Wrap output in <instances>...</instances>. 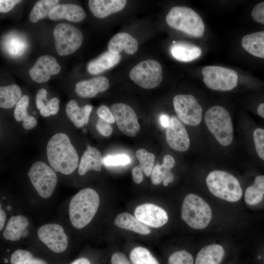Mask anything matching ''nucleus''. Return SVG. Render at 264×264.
<instances>
[{
  "mask_svg": "<svg viewBox=\"0 0 264 264\" xmlns=\"http://www.w3.org/2000/svg\"><path fill=\"white\" fill-rule=\"evenodd\" d=\"M48 161L55 172L72 173L78 166L79 157L68 136L57 133L49 140L46 147Z\"/></svg>",
  "mask_w": 264,
  "mask_h": 264,
  "instance_id": "f257e3e1",
  "label": "nucleus"
},
{
  "mask_svg": "<svg viewBox=\"0 0 264 264\" xmlns=\"http://www.w3.org/2000/svg\"><path fill=\"white\" fill-rule=\"evenodd\" d=\"M99 203V195L93 189L84 188L76 194L68 206L69 219L73 226L81 229L87 225L96 213Z\"/></svg>",
  "mask_w": 264,
  "mask_h": 264,
  "instance_id": "f03ea898",
  "label": "nucleus"
},
{
  "mask_svg": "<svg viewBox=\"0 0 264 264\" xmlns=\"http://www.w3.org/2000/svg\"><path fill=\"white\" fill-rule=\"evenodd\" d=\"M206 182L210 192L215 197L229 202H236L242 196L238 179L232 174L221 170L211 172Z\"/></svg>",
  "mask_w": 264,
  "mask_h": 264,
  "instance_id": "7ed1b4c3",
  "label": "nucleus"
},
{
  "mask_svg": "<svg viewBox=\"0 0 264 264\" xmlns=\"http://www.w3.org/2000/svg\"><path fill=\"white\" fill-rule=\"evenodd\" d=\"M166 21L172 28L190 36L200 37L203 35L205 26L201 18L189 7H172L166 16Z\"/></svg>",
  "mask_w": 264,
  "mask_h": 264,
  "instance_id": "20e7f679",
  "label": "nucleus"
},
{
  "mask_svg": "<svg viewBox=\"0 0 264 264\" xmlns=\"http://www.w3.org/2000/svg\"><path fill=\"white\" fill-rule=\"evenodd\" d=\"M205 124L217 141L223 146L231 144L233 139V127L230 114L223 107L214 106L204 115Z\"/></svg>",
  "mask_w": 264,
  "mask_h": 264,
  "instance_id": "39448f33",
  "label": "nucleus"
},
{
  "mask_svg": "<svg viewBox=\"0 0 264 264\" xmlns=\"http://www.w3.org/2000/svg\"><path fill=\"white\" fill-rule=\"evenodd\" d=\"M181 218L191 227L203 229L208 226L211 220V209L201 197L189 194L186 196L183 201Z\"/></svg>",
  "mask_w": 264,
  "mask_h": 264,
  "instance_id": "423d86ee",
  "label": "nucleus"
},
{
  "mask_svg": "<svg viewBox=\"0 0 264 264\" xmlns=\"http://www.w3.org/2000/svg\"><path fill=\"white\" fill-rule=\"evenodd\" d=\"M55 45L60 56L72 54L81 46L83 36L79 29L72 24L62 22L53 30Z\"/></svg>",
  "mask_w": 264,
  "mask_h": 264,
  "instance_id": "0eeeda50",
  "label": "nucleus"
},
{
  "mask_svg": "<svg viewBox=\"0 0 264 264\" xmlns=\"http://www.w3.org/2000/svg\"><path fill=\"white\" fill-rule=\"evenodd\" d=\"M28 176L38 194L44 198H49L54 190L57 177L54 170L43 161L32 164Z\"/></svg>",
  "mask_w": 264,
  "mask_h": 264,
  "instance_id": "6e6552de",
  "label": "nucleus"
},
{
  "mask_svg": "<svg viewBox=\"0 0 264 264\" xmlns=\"http://www.w3.org/2000/svg\"><path fill=\"white\" fill-rule=\"evenodd\" d=\"M130 79L141 88L146 89L154 88L161 83L163 79L160 64L154 60L141 62L132 68Z\"/></svg>",
  "mask_w": 264,
  "mask_h": 264,
  "instance_id": "1a4fd4ad",
  "label": "nucleus"
},
{
  "mask_svg": "<svg viewBox=\"0 0 264 264\" xmlns=\"http://www.w3.org/2000/svg\"><path fill=\"white\" fill-rule=\"evenodd\" d=\"M202 74L205 85L213 90H230L238 84L237 72L229 68L215 66H206L202 68Z\"/></svg>",
  "mask_w": 264,
  "mask_h": 264,
  "instance_id": "9d476101",
  "label": "nucleus"
},
{
  "mask_svg": "<svg viewBox=\"0 0 264 264\" xmlns=\"http://www.w3.org/2000/svg\"><path fill=\"white\" fill-rule=\"evenodd\" d=\"M174 110L184 124L196 126L202 120V108L195 97L190 94H178L173 101Z\"/></svg>",
  "mask_w": 264,
  "mask_h": 264,
  "instance_id": "9b49d317",
  "label": "nucleus"
},
{
  "mask_svg": "<svg viewBox=\"0 0 264 264\" xmlns=\"http://www.w3.org/2000/svg\"><path fill=\"white\" fill-rule=\"evenodd\" d=\"M111 110L119 130L128 136H135L140 130V125L132 108L120 103L112 105Z\"/></svg>",
  "mask_w": 264,
  "mask_h": 264,
  "instance_id": "f8f14e48",
  "label": "nucleus"
},
{
  "mask_svg": "<svg viewBox=\"0 0 264 264\" xmlns=\"http://www.w3.org/2000/svg\"><path fill=\"white\" fill-rule=\"evenodd\" d=\"M39 239L55 253L64 252L68 246V238L63 228L55 223L41 226L37 232Z\"/></svg>",
  "mask_w": 264,
  "mask_h": 264,
  "instance_id": "ddd939ff",
  "label": "nucleus"
},
{
  "mask_svg": "<svg viewBox=\"0 0 264 264\" xmlns=\"http://www.w3.org/2000/svg\"><path fill=\"white\" fill-rule=\"evenodd\" d=\"M166 141L173 150L184 152L190 147V138L184 125L175 116L170 119L165 133Z\"/></svg>",
  "mask_w": 264,
  "mask_h": 264,
  "instance_id": "4468645a",
  "label": "nucleus"
},
{
  "mask_svg": "<svg viewBox=\"0 0 264 264\" xmlns=\"http://www.w3.org/2000/svg\"><path fill=\"white\" fill-rule=\"evenodd\" d=\"M134 216L147 226L158 228L168 220L167 212L161 207L152 203H144L135 209Z\"/></svg>",
  "mask_w": 264,
  "mask_h": 264,
  "instance_id": "2eb2a0df",
  "label": "nucleus"
},
{
  "mask_svg": "<svg viewBox=\"0 0 264 264\" xmlns=\"http://www.w3.org/2000/svg\"><path fill=\"white\" fill-rule=\"evenodd\" d=\"M61 71V66L56 59L50 55L40 57L34 65L29 69V74L34 82L43 83L48 81L51 75Z\"/></svg>",
  "mask_w": 264,
  "mask_h": 264,
  "instance_id": "dca6fc26",
  "label": "nucleus"
},
{
  "mask_svg": "<svg viewBox=\"0 0 264 264\" xmlns=\"http://www.w3.org/2000/svg\"><path fill=\"white\" fill-rule=\"evenodd\" d=\"M109 87V80L105 77L99 76L77 83L75 91L81 98H92L98 93L106 90Z\"/></svg>",
  "mask_w": 264,
  "mask_h": 264,
  "instance_id": "f3484780",
  "label": "nucleus"
},
{
  "mask_svg": "<svg viewBox=\"0 0 264 264\" xmlns=\"http://www.w3.org/2000/svg\"><path fill=\"white\" fill-rule=\"evenodd\" d=\"M48 17L52 20L66 19L73 22H79L86 17L84 10L79 5L62 4L56 5L49 12Z\"/></svg>",
  "mask_w": 264,
  "mask_h": 264,
  "instance_id": "a211bd4d",
  "label": "nucleus"
},
{
  "mask_svg": "<svg viewBox=\"0 0 264 264\" xmlns=\"http://www.w3.org/2000/svg\"><path fill=\"white\" fill-rule=\"evenodd\" d=\"M125 0H89L88 7L91 13L98 18H104L123 9Z\"/></svg>",
  "mask_w": 264,
  "mask_h": 264,
  "instance_id": "6ab92c4d",
  "label": "nucleus"
},
{
  "mask_svg": "<svg viewBox=\"0 0 264 264\" xmlns=\"http://www.w3.org/2000/svg\"><path fill=\"white\" fill-rule=\"evenodd\" d=\"M176 164L174 158L169 154L164 156L163 163L157 164L153 168L151 173V181L154 185H157L162 181L164 186H167L169 183L173 181L174 176L171 169Z\"/></svg>",
  "mask_w": 264,
  "mask_h": 264,
  "instance_id": "aec40b11",
  "label": "nucleus"
},
{
  "mask_svg": "<svg viewBox=\"0 0 264 264\" xmlns=\"http://www.w3.org/2000/svg\"><path fill=\"white\" fill-rule=\"evenodd\" d=\"M138 47L137 40L131 35L120 32L113 36L109 42L108 51L114 54H119L123 50L129 54L135 53Z\"/></svg>",
  "mask_w": 264,
  "mask_h": 264,
  "instance_id": "412c9836",
  "label": "nucleus"
},
{
  "mask_svg": "<svg viewBox=\"0 0 264 264\" xmlns=\"http://www.w3.org/2000/svg\"><path fill=\"white\" fill-rule=\"evenodd\" d=\"M28 225V220L25 216H12L9 220L3 232V237L7 240L17 241L27 234Z\"/></svg>",
  "mask_w": 264,
  "mask_h": 264,
  "instance_id": "4be33fe9",
  "label": "nucleus"
},
{
  "mask_svg": "<svg viewBox=\"0 0 264 264\" xmlns=\"http://www.w3.org/2000/svg\"><path fill=\"white\" fill-rule=\"evenodd\" d=\"M103 164V158L100 152L96 148L88 146L81 157L78 173L84 176L90 170L100 172Z\"/></svg>",
  "mask_w": 264,
  "mask_h": 264,
  "instance_id": "5701e85b",
  "label": "nucleus"
},
{
  "mask_svg": "<svg viewBox=\"0 0 264 264\" xmlns=\"http://www.w3.org/2000/svg\"><path fill=\"white\" fill-rule=\"evenodd\" d=\"M92 109V106L90 105H86L80 108L75 100H70L66 104V111L74 125L80 128L88 123Z\"/></svg>",
  "mask_w": 264,
  "mask_h": 264,
  "instance_id": "b1692460",
  "label": "nucleus"
},
{
  "mask_svg": "<svg viewBox=\"0 0 264 264\" xmlns=\"http://www.w3.org/2000/svg\"><path fill=\"white\" fill-rule=\"evenodd\" d=\"M120 58L119 54H114L107 51L88 64V71L91 74H98L115 66Z\"/></svg>",
  "mask_w": 264,
  "mask_h": 264,
  "instance_id": "393cba45",
  "label": "nucleus"
},
{
  "mask_svg": "<svg viewBox=\"0 0 264 264\" xmlns=\"http://www.w3.org/2000/svg\"><path fill=\"white\" fill-rule=\"evenodd\" d=\"M170 51L176 59L182 62L193 61L198 58L201 54V50L198 46L181 42L173 44Z\"/></svg>",
  "mask_w": 264,
  "mask_h": 264,
  "instance_id": "a878e982",
  "label": "nucleus"
},
{
  "mask_svg": "<svg viewBox=\"0 0 264 264\" xmlns=\"http://www.w3.org/2000/svg\"><path fill=\"white\" fill-rule=\"evenodd\" d=\"M224 255L223 247L213 244L203 247L198 253L195 264H220Z\"/></svg>",
  "mask_w": 264,
  "mask_h": 264,
  "instance_id": "bb28decb",
  "label": "nucleus"
},
{
  "mask_svg": "<svg viewBox=\"0 0 264 264\" xmlns=\"http://www.w3.org/2000/svg\"><path fill=\"white\" fill-rule=\"evenodd\" d=\"M114 223L118 227L142 234L148 235L151 230L135 217L128 213H122L116 216Z\"/></svg>",
  "mask_w": 264,
  "mask_h": 264,
  "instance_id": "cd10ccee",
  "label": "nucleus"
},
{
  "mask_svg": "<svg viewBox=\"0 0 264 264\" xmlns=\"http://www.w3.org/2000/svg\"><path fill=\"white\" fill-rule=\"evenodd\" d=\"M242 45L252 55L264 58V31L245 35L242 38Z\"/></svg>",
  "mask_w": 264,
  "mask_h": 264,
  "instance_id": "c85d7f7f",
  "label": "nucleus"
},
{
  "mask_svg": "<svg viewBox=\"0 0 264 264\" xmlns=\"http://www.w3.org/2000/svg\"><path fill=\"white\" fill-rule=\"evenodd\" d=\"M29 99L27 95H24L16 105L14 115L18 122L22 121L23 128L27 130L33 129L37 125L36 118L28 114L27 108Z\"/></svg>",
  "mask_w": 264,
  "mask_h": 264,
  "instance_id": "c756f323",
  "label": "nucleus"
},
{
  "mask_svg": "<svg viewBox=\"0 0 264 264\" xmlns=\"http://www.w3.org/2000/svg\"><path fill=\"white\" fill-rule=\"evenodd\" d=\"M22 92L20 87L15 84L0 87V107L10 109L16 106L21 98Z\"/></svg>",
  "mask_w": 264,
  "mask_h": 264,
  "instance_id": "7c9ffc66",
  "label": "nucleus"
},
{
  "mask_svg": "<svg viewBox=\"0 0 264 264\" xmlns=\"http://www.w3.org/2000/svg\"><path fill=\"white\" fill-rule=\"evenodd\" d=\"M3 262L10 264H49L45 260L35 256L31 252L20 249L15 250L9 259L4 258Z\"/></svg>",
  "mask_w": 264,
  "mask_h": 264,
  "instance_id": "2f4dec72",
  "label": "nucleus"
},
{
  "mask_svg": "<svg viewBox=\"0 0 264 264\" xmlns=\"http://www.w3.org/2000/svg\"><path fill=\"white\" fill-rule=\"evenodd\" d=\"M59 2L58 0H41L38 1L31 11L29 18L32 22H36L39 20L48 15L50 11Z\"/></svg>",
  "mask_w": 264,
  "mask_h": 264,
  "instance_id": "473e14b6",
  "label": "nucleus"
},
{
  "mask_svg": "<svg viewBox=\"0 0 264 264\" xmlns=\"http://www.w3.org/2000/svg\"><path fill=\"white\" fill-rule=\"evenodd\" d=\"M130 258L132 264H159L148 249L141 246L132 249Z\"/></svg>",
  "mask_w": 264,
  "mask_h": 264,
  "instance_id": "72a5a7b5",
  "label": "nucleus"
},
{
  "mask_svg": "<svg viewBox=\"0 0 264 264\" xmlns=\"http://www.w3.org/2000/svg\"><path fill=\"white\" fill-rule=\"evenodd\" d=\"M135 155L139 161L138 166L146 176H150L154 167L155 159L154 155L145 149L140 148L137 150Z\"/></svg>",
  "mask_w": 264,
  "mask_h": 264,
  "instance_id": "f704fd0d",
  "label": "nucleus"
},
{
  "mask_svg": "<svg viewBox=\"0 0 264 264\" xmlns=\"http://www.w3.org/2000/svg\"><path fill=\"white\" fill-rule=\"evenodd\" d=\"M264 194L254 184L248 187L244 193L245 202L249 205H255L263 199Z\"/></svg>",
  "mask_w": 264,
  "mask_h": 264,
  "instance_id": "c9c22d12",
  "label": "nucleus"
},
{
  "mask_svg": "<svg viewBox=\"0 0 264 264\" xmlns=\"http://www.w3.org/2000/svg\"><path fill=\"white\" fill-rule=\"evenodd\" d=\"M193 264L194 260L192 255L184 250L174 252L169 256L168 259V264Z\"/></svg>",
  "mask_w": 264,
  "mask_h": 264,
  "instance_id": "e433bc0d",
  "label": "nucleus"
},
{
  "mask_svg": "<svg viewBox=\"0 0 264 264\" xmlns=\"http://www.w3.org/2000/svg\"><path fill=\"white\" fill-rule=\"evenodd\" d=\"M253 138L256 153L264 161V129L257 128L253 132Z\"/></svg>",
  "mask_w": 264,
  "mask_h": 264,
  "instance_id": "4c0bfd02",
  "label": "nucleus"
},
{
  "mask_svg": "<svg viewBox=\"0 0 264 264\" xmlns=\"http://www.w3.org/2000/svg\"><path fill=\"white\" fill-rule=\"evenodd\" d=\"M131 162L130 157L125 154L108 155L103 159V164L107 166L125 165Z\"/></svg>",
  "mask_w": 264,
  "mask_h": 264,
  "instance_id": "58836bf2",
  "label": "nucleus"
},
{
  "mask_svg": "<svg viewBox=\"0 0 264 264\" xmlns=\"http://www.w3.org/2000/svg\"><path fill=\"white\" fill-rule=\"evenodd\" d=\"M59 99L54 97L48 100L47 105L40 110V114L44 117L57 113L59 110Z\"/></svg>",
  "mask_w": 264,
  "mask_h": 264,
  "instance_id": "ea45409f",
  "label": "nucleus"
},
{
  "mask_svg": "<svg viewBox=\"0 0 264 264\" xmlns=\"http://www.w3.org/2000/svg\"><path fill=\"white\" fill-rule=\"evenodd\" d=\"M251 15L255 21L264 24V1L258 3L254 7Z\"/></svg>",
  "mask_w": 264,
  "mask_h": 264,
  "instance_id": "a19ab883",
  "label": "nucleus"
},
{
  "mask_svg": "<svg viewBox=\"0 0 264 264\" xmlns=\"http://www.w3.org/2000/svg\"><path fill=\"white\" fill-rule=\"evenodd\" d=\"M96 129L103 136H109L112 132V128L110 123L100 118L96 124Z\"/></svg>",
  "mask_w": 264,
  "mask_h": 264,
  "instance_id": "79ce46f5",
  "label": "nucleus"
},
{
  "mask_svg": "<svg viewBox=\"0 0 264 264\" xmlns=\"http://www.w3.org/2000/svg\"><path fill=\"white\" fill-rule=\"evenodd\" d=\"M97 113L100 118L110 123H113L115 122L113 114L106 106L102 105L99 107L97 110Z\"/></svg>",
  "mask_w": 264,
  "mask_h": 264,
  "instance_id": "37998d69",
  "label": "nucleus"
},
{
  "mask_svg": "<svg viewBox=\"0 0 264 264\" xmlns=\"http://www.w3.org/2000/svg\"><path fill=\"white\" fill-rule=\"evenodd\" d=\"M47 91L45 88H40L36 94V103L37 108L40 110L45 106L48 100L47 99Z\"/></svg>",
  "mask_w": 264,
  "mask_h": 264,
  "instance_id": "c03bdc74",
  "label": "nucleus"
},
{
  "mask_svg": "<svg viewBox=\"0 0 264 264\" xmlns=\"http://www.w3.org/2000/svg\"><path fill=\"white\" fill-rule=\"evenodd\" d=\"M21 2L19 0H0V12L6 13L10 11L15 5Z\"/></svg>",
  "mask_w": 264,
  "mask_h": 264,
  "instance_id": "a18cd8bd",
  "label": "nucleus"
},
{
  "mask_svg": "<svg viewBox=\"0 0 264 264\" xmlns=\"http://www.w3.org/2000/svg\"><path fill=\"white\" fill-rule=\"evenodd\" d=\"M111 264H131L126 256L123 253L117 252L111 257Z\"/></svg>",
  "mask_w": 264,
  "mask_h": 264,
  "instance_id": "49530a36",
  "label": "nucleus"
},
{
  "mask_svg": "<svg viewBox=\"0 0 264 264\" xmlns=\"http://www.w3.org/2000/svg\"><path fill=\"white\" fill-rule=\"evenodd\" d=\"M143 171L138 165L134 167L132 170V177L133 181L137 184L141 183L143 179Z\"/></svg>",
  "mask_w": 264,
  "mask_h": 264,
  "instance_id": "de8ad7c7",
  "label": "nucleus"
},
{
  "mask_svg": "<svg viewBox=\"0 0 264 264\" xmlns=\"http://www.w3.org/2000/svg\"><path fill=\"white\" fill-rule=\"evenodd\" d=\"M253 184L256 186L264 194V175L257 176Z\"/></svg>",
  "mask_w": 264,
  "mask_h": 264,
  "instance_id": "09e8293b",
  "label": "nucleus"
},
{
  "mask_svg": "<svg viewBox=\"0 0 264 264\" xmlns=\"http://www.w3.org/2000/svg\"><path fill=\"white\" fill-rule=\"evenodd\" d=\"M70 264H91V263L88 258L81 257L76 259Z\"/></svg>",
  "mask_w": 264,
  "mask_h": 264,
  "instance_id": "8fccbe9b",
  "label": "nucleus"
},
{
  "mask_svg": "<svg viewBox=\"0 0 264 264\" xmlns=\"http://www.w3.org/2000/svg\"><path fill=\"white\" fill-rule=\"evenodd\" d=\"M160 121L161 125L165 128H167L169 124L170 119L167 115L162 114L160 117Z\"/></svg>",
  "mask_w": 264,
  "mask_h": 264,
  "instance_id": "3c124183",
  "label": "nucleus"
},
{
  "mask_svg": "<svg viewBox=\"0 0 264 264\" xmlns=\"http://www.w3.org/2000/svg\"><path fill=\"white\" fill-rule=\"evenodd\" d=\"M6 215L3 209L0 208V230H1L3 228L5 222Z\"/></svg>",
  "mask_w": 264,
  "mask_h": 264,
  "instance_id": "603ef678",
  "label": "nucleus"
},
{
  "mask_svg": "<svg viewBox=\"0 0 264 264\" xmlns=\"http://www.w3.org/2000/svg\"><path fill=\"white\" fill-rule=\"evenodd\" d=\"M257 112L260 116L264 118V103L260 104L258 106Z\"/></svg>",
  "mask_w": 264,
  "mask_h": 264,
  "instance_id": "864d4df0",
  "label": "nucleus"
}]
</instances>
